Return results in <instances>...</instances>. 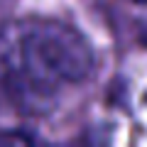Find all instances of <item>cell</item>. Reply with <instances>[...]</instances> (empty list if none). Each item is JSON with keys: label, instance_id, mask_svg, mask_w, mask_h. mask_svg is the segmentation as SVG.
Here are the masks:
<instances>
[{"label": "cell", "instance_id": "cell-2", "mask_svg": "<svg viewBox=\"0 0 147 147\" xmlns=\"http://www.w3.org/2000/svg\"><path fill=\"white\" fill-rule=\"evenodd\" d=\"M130 3H135V5H147V0H130Z\"/></svg>", "mask_w": 147, "mask_h": 147}, {"label": "cell", "instance_id": "cell-1", "mask_svg": "<svg viewBox=\"0 0 147 147\" xmlns=\"http://www.w3.org/2000/svg\"><path fill=\"white\" fill-rule=\"evenodd\" d=\"M91 69V47L61 22L20 20L0 30V81L27 110L49 108L59 86L84 81Z\"/></svg>", "mask_w": 147, "mask_h": 147}]
</instances>
